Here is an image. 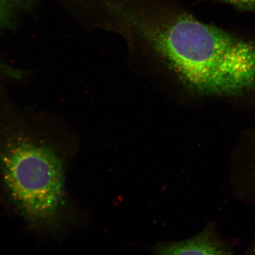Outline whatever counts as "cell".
Wrapping results in <instances>:
<instances>
[{
	"label": "cell",
	"instance_id": "cell-2",
	"mask_svg": "<svg viewBox=\"0 0 255 255\" xmlns=\"http://www.w3.org/2000/svg\"><path fill=\"white\" fill-rule=\"evenodd\" d=\"M0 171L15 210L34 228L58 229L66 218L65 166L53 145L20 131L0 138Z\"/></svg>",
	"mask_w": 255,
	"mask_h": 255
},
{
	"label": "cell",
	"instance_id": "cell-5",
	"mask_svg": "<svg viewBox=\"0 0 255 255\" xmlns=\"http://www.w3.org/2000/svg\"><path fill=\"white\" fill-rule=\"evenodd\" d=\"M245 11H255V0H219Z\"/></svg>",
	"mask_w": 255,
	"mask_h": 255
},
{
	"label": "cell",
	"instance_id": "cell-4",
	"mask_svg": "<svg viewBox=\"0 0 255 255\" xmlns=\"http://www.w3.org/2000/svg\"><path fill=\"white\" fill-rule=\"evenodd\" d=\"M39 5V0H0V29L13 25L19 16L31 13Z\"/></svg>",
	"mask_w": 255,
	"mask_h": 255
},
{
	"label": "cell",
	"instance_id": "cell-3",
	"mask_svg": "<svg viewBox=\"0 0 255 255\" xmlns=\"http://www.w3.org/2000/svg\"><path fill=\"white\" fill-rule=\"evenodd\" d=\"M157 255H231L232 249L223 240L215 223H209L192 238L181 241H159L151 249Z\"/></svg>",
	"mask_w": 255,
	"mask_h": 255
},
{
	"label": "cell",
	"instance_id": "cell-1",
	"mask_svg": "<svg viewBox=\"0 0 255 255\" xmlns=\"http://www.w3.org/2000/svg\"><path fill=\"white\" fill-rule=\"evenodd\" d=\"M105 24L133 52L196 97H232L255 86V46L165 0H100Z\"/></svg>",
	"mask_w": 255,
	"mask_h": 255
}]
</instances>
